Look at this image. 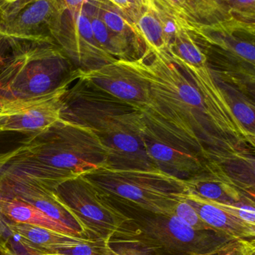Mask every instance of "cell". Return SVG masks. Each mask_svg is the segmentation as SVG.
<instances>
[{"mask_svg":"<svg viewBox=\"0 0 255 255\" xmlns=\"http://www.w3.org/2000/svg\"><path fill=\"white\" fill-rule=\"evenodd\" d=\"M127 61L147 82L148 103L140 112L145 124L181 148L207 161L229 152L213 127L202 95L167 52Z\"/></svg>","mask_w":255,"mask_h":255,"instance_id":"6da1fadb","label":"cell"},{"mask_svg":"<svg viewBox=\"0 0 255 255\" xmlns=\"http://www.w3.org/2000/svg\"><path fill=\"white\" fill-rule=\"evenodd\" d=\"M109 154L88 128L61 119L0 154V182L37 184L57 190L66 181L109 166Z\"/></svg>","mask_w":255,"mask_h":255,"instance_id":"7a4b0ae2","label":"cell"},{"mask_svg":"<svg viewBox=\"0 0 255 255\" xmlns=\"http://www.w3.org/2000/svg\"><path fill=\"white\" fill-rule=\"evenodd\" d=\"M63 119L88 128L106 147L109 166L118 169H157L144 142L140 111L77 78L64 97Z\"/></svg>","mask_w":255,"mask_h":255,"instance_id":"3957f363","label":"cell"},{"mask_svg":"<svg viewBox=\"0 0 255 255\" xmlns=\"http://www.w3.org/2000/svg\"><path fill=\"white\" fill-rule=\"evenodd\" d=\"M110 199L153 215H172L187 192L185 180L158 169L103 166L83 175Z\"/></svg>","mask_w":255,"mask_h":255,"instance_id":"277c9868","label":"cell"},{"mask_svg":"<svg viewBox=\"0 0 255 255\" xmlns=\"http://www.w3.org/2000/svg\"><path fill=\"white\" fill-rule=\"evenodd\" d=\"M78 77L67 57L53 46L16 54L0 70V100L43 95Z\"/></svg>","mask_w":255,"mask_h":255,"instance_id":"5b68a950","label":"cell"},{"mask_svg":"<svg viewBox=\"0 0 255 255\" xmlns=\"http://www.w3.org/2000/svg\"><path fill=\"white\" fill-rule=\"evenodd\" d=\"M59 196L83 223L90 238L110 242L131 232L132 219L118 209L110 198L84 175L66 181L57 189Z\"/></svg>","mask_w":255,"mask_h":255,"instance_id":"8992f818","label":"cell"},{"mask_svg":"<svg viewBox=\"0 0 255 255\" xmlns=\"http://www.w3.org/2000/svg\"><path fill=\"white\" fill-rule=\"evenodd\" d=\"M191 34L206 55L211 70L255 74V40L235 19L199 25Z\"/></svg>","mask_w":255,"mask_h":255,"instance_id":"52a82bcc","label":"cell"},{"mask_svg":"<svg viewBox=\"0 0 255 255\" xmlns=\"http://www.w3.org/2000/svg\"><path fill=\"white\" fill-rule=\"evenodd\" d=\"M64 0H17L0 7V35L43 41L47 32L61 35Z\"/></svg>","mask_w":255,"mask_h":255,"instance_id":"ba28073f","label":"cell"},{"mask_svg":"<svg viewBox=\"0 0 255 255\" xmlns=\"http://www.w3.org/2000/svg\"><path fill=\"white\" fill-rule=\"evenodd\" d=\"M76 79L43 95L0 100V126L3 132L34 133L55 126L62 119L64 97Z\"/></svg>","mask_w":255,"mask_h":255,"instance_id":"9c48e42d","label":"cell"},{"mask_svg":"<svg viewBox=\"0 0 255 255\" xmlns=\"http://www.w3.org/2000/svg\"><path fill=\"white\" fill-rule=\"evenodd\" d=\"M178 66L188 75L200 92L208 118L229 152L250 151L248 133L232 113L223 89L208 64L200 67Z\"/></svg>","mask_w":255,"mask_h":255,"instance_id":"30bf717a","label":"cell"},{"mask_svg":"<svg viewBox=\"0 0 255 255\" xmlns=\"http://www.w3.org/2000/svg\"><path fill=\"white\" fill-rule=\"evenodd\" d=\"M78 78L138 110L148 103V84L127 61H115L88 71L78 70Z\"/></svg>","mask_w":255,"mask_h":255,"instance_id":"8fae6325","label":"cell"},{"mask_svg":"<svg viewBox=\"0 0 255 255\" xmlns=\"http://www.w3.org/2000/svg\"><path fill=\"white\" fill-rule=\"evenodd\" d=\"M139 235L147 248L161 250L172 255H198L201 241L199 231L175 215H153L141 223Z\"/></svg>","mask_w":255,"mask_h":255,"instance_id":"7c38bea8","label":"cell"},{"mask_svg":"<svg viewBox=\"0 0 255 255\" xmlns=\"http://www.w3.org/2000/svg\"><path fill=\"white\" fill-rule=\"evenodd\" d=\"M143 139L147 154L157 169L183 180L205 169L206 162L202 157L174 143L146 124Z\"/></svg>","mask_w":255,"mask_h":255,"instance_id":"4fadbf2b","label":"cell"},{"mask_svg":"<svg viewBox=\"0 0 255 255\" xmlns=\"http://www.w3.org/2000/svg\"><path fill=\"white\" fill-rule=\"evenodd\" d=\"M7 190L12 197L34 205L55 220L77 231L84 238H91L83 223L65 203L57 190L37 184H4L0 190Z\"/></svg>","mask_w":255,"mask_h":255,"instance_id":"5bb4252c","label":"cell"},{"mask_svg":"<svg viewBox=\"0 0 255 255\" xmlns=\"http://www.w3.org/2000/svg\"><path fill=\"white\" fill-rule=\"evenodd\" d=\"M8 229L11 233L19 238L24 246L31 250H37L36 252L63 253L82 244H89L98 240L79 238L25 223H11L8 225Z\"/></svg>","mask_w":255,"mask_h":255,"instance_id":"9a60e30c","label":"cell"},{"mask_svg":"<svg viewBox=\"0 0 255 255\" xmlns=\"http://www.w3.org/2000/svg\"><path fill=\"white\" fill-rule=\"evenodd\" d=\"M184 199L195 208L201 220L210 229L214 228L233 236H255V229L219 208L209 199L187 191Z\"/></svg>","mask_w":255,"mask_h":255,"instance_id":"2e32d148","label":"cell"},{"mask_svg":"<svg viewBox=\"0 0 255 255\" xmlns=\"http://www.w3.org/2000/svg\"><path fill=\"white\" fill-rule=\"evenodd\" d=\"M0 207L3 216L13 223L46 228L67 235L84 238L77 231L55 220L34 205L19 199L0 196Z\"/></svg>","mask_w":255,"mask_h":255,"instance_id":"e0dca14e","label":"cell"},{"mask_svg":"<svg viewBox=\"0 0 255 255\" xmlns=\"http://www.w3.org/2000/svg\"><path fill=\"white\" fill-rule=\"evenodd\" d=\"M134 26L138 35L145 43V52L144 55L167 52L169 42L163 25L152 9L146 3L144 11Z\"/></svg>","mask_w":255,"mask_h":255,"instance_id":"ac0fdd59","label":"cell"},{"mask_svg":"<svg viewBox=\"0 0 255 255\" xmlns=\"http://www.w3.org/2000/svg\"><path fill=\"white\" fill-rule=\"evenodd\" d=\"M192 17L199 25H213L232 19L226 0H187Z\"/></svg>","mask_w":255,"mask_h":255,"instance_id":"d6986e66","label":"cell"},{"mask_svg":"<svg viewBox=\"0 0 255 255\" xmlns=\"http://www.w3.org/2000/svg\"><path fill=\"white\" fill-rule=\"evenodd\" d=\"M211 72L215 79L230 87L255 107V73L238 70H211Z\"/></svg>","mask_w":255,"mask_h":255,"instance_id":"ffe728a7","label":"cell"},{"mask_svg":"<svg viewBox=\"0 0 255 255\" xmlns=\"http://www.w3.org/2000/svg\"><path fill=\"white\" fill-rule=\"evenodd\" d=\"M231 18L249 25H255V0H226Z\"/></svg>","mask_w":255,"mask_h":255,"instance_id":"44dd1931","label":"cell"},{"mask_svg":"<svg viewBox=\"0 0 255 255\" xmlns=\"http://www.w3.org/2000/svg\"><path fill=\"white\" fill-rule=\"evenodd\" d=\"M181 221L188 225L196 231L205 230L210 229L199 217L195 208L183 198L175 205L173 214Z\"/></svg>","mask_w":255,"mask_h":255,"instance_id":"7402d4cb","label":"cell"},{"mask_svg":"<svg viewBox=\"0 0 255 255\" xmlns=\"http://www.w3.org/2000/svg\"><path fill=\"white\" fill-rule=\"evenodd\" d=\"M135 25L145 8V0H109Z\"/></svg>","mask_w":255,"mask_h":255,"instance_id":"603a6c76","label":"cell"},{"mask_svg":"<svg viewBox=\"0 0 255 255\" xmlns=\"http://www.w3.org/2000/svg\"><path fill=\"white\" fill-rule=\"evenodd\" d=\"M163 1L174 9L177 13L185 18L190 23L195 25H199L192 17L188 4H187V0H163Z\"/></svg>","mask_w":255,"mask_h":255,"instance_id":"cb8c5ba5","label":"cell"},{"mask_svg":"<svg viewBox=\"0 0 255 255\" xmlns=\"http://www.w3.org/2000/svg\"><path fill=\"white\" fill-rule=\"evenodd\" d=\"M88 1L89 0H64L66 7L73 16L82 12Z\"/></svg>","mask_w":255,"mask_h":255,"instance_id":"d4e9b609","label":"cell"},{"mask_svg":"<svg viewBox=\"0 0 255 255\" xmlns=\"http://www.w3.org/2000/svg\"><path fill=\"white\" fill-rule=\"evenodd\" d=\"M148 255L142 250H136L134 248H127V247H122V248L115 250L111 247L110 244H109L106 249V255Z\"/></svg>","mask_w":255,"mask_h":255,"instance_id":"484cf974","label":"cell"},{"mask_svg":"<svg viewBox=\"0 0 255 255\" xmlns=\"http://www.w3.org/2000/svg\"><path fill=\"white\" fill-rule=\"evenodd\" d=\"M238 22V21H237ZM243 29L255 40V25H249V24L242 23L238 22Z\"/></svg>","mask_w":255,"mask_h":255,"instance_id":"4316f807","label":"cell"},{"mask_svg":"<svg viewBox=\"0 0 255 255\" xmlns=\"http://www.w3.org/2000/svg\"><path fill=\"white\" fill-rule=\"evenodd\" d=\"M34 253V255H71L62 253H49V252L44 251L35 252V253Z\"/></svg>","mask_w":255,"mask_h":255,"instance_id":"83f0119b","label":"cell"},{"mask_svg":"<svg viewBox=\"0 0 255 255\" xmlns=\"http://www.w3.org/2000/svg\"><path fill=\"white\" fill-rule=\"evenodd\" d=\"M11 0H0V7L3 4H7V3H10Z\"/></svg>","mask_w":255,"mask_h":255,"instance_id":"f1b7e54d","label":"cell"},{"mask_svg":"<svg viewBox=\"0 0 255 255\" xmlns=\"http://www.w3.org/2000/svg\"><path fill=\"white\" fill-rule=\"evenodd\" d=\"M5 254L7 255H18L16 254H13V253H10V252L6 251ZM34 255V253H29V254L28 255Z\"/></svg>","mask_w":255,"mask_h":255,"instance_id":"f546056e","label":"cell"},{"mask_svg":"<svg viewBox=\"0 0 255 255\" xmlns=\"http://www.w3.org/2000/svg\"><path fill=\"white\" fill-rule=\"evenodd\" d=\"M1 133H4L2 130V128H1V126H0V135H1Z\"/></svg>","mask_w":255,"mask_h":255,"instance_id":"4dcf8cb0","label":"cell"},{"mask_svg":"<svg viewBox=\"0 0 255 255\" xmlns=\"http://www.w3.org/2000/svg\"><path fill=\"white\" fill-rule=\"evenodd\" d=\"M17 1V0H11V1H10V2H12V1Z\"/></svg>","mask_w":255,"mask_h":255,"instance_id":"1f68e13d","label":"cell"}]
</instances>
